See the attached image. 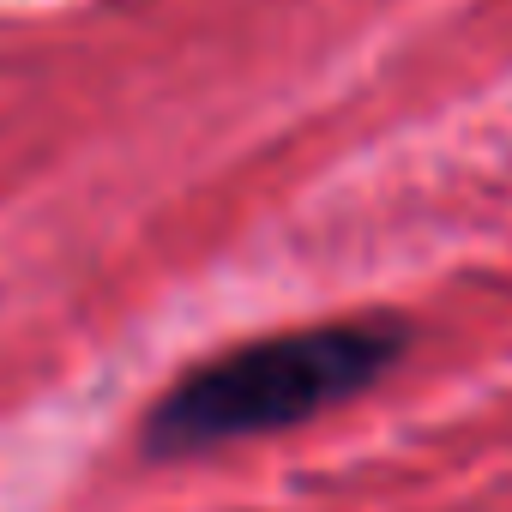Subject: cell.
Segmentation results:
<instances>
[{"label": "cell", "mask_w": 512, "mask_h": 512, "mask_svg": "<svg viewBox=\"0 0 512 512\" xmlns=\"http://www.w3.org/2000/svg\"><path fill=\"white\" fill-rule=\"evenodd\" d=\"M410 332L392 314H356V320H320L296 332H272L235 344L193 374H181L145 416V452L181 458L211 452L229 440L296 428L356 392H368L398 356Z\"/></svg>", "instance_id": "cell-1"}]
</instances>
